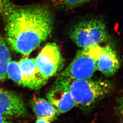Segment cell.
I'll use <instances>...</instances> for the list:
<instances>
[{"mask_svg":"<svg viewBox=\"0 0 123 123\" xmlns=\"http://www.w3.org/2000/svg\"><path fill=\"white\" fill-rule=\"evenodd\" d=\"M5 18L6 41L14 51L24 56L39 47L53 31L52 15L43 6L16 7Z\"/></svg>","mask_w":123,"mask_h":123,"instance_id":"1","label":"cell"},{"mask_svg":"<svg viewBox=\"0 0 123 123\" xmlns=\"http://www.w3.org/2000/svg\"><path fill=\"white\" fill-rule=\"evenodd\" d=\"M68 87L75 106L87 110L107 96L113 86L108 80L90 78L71 81Z\"/></svg>","mask_w":123,"mask_h":123,"instance_id":"2","label":"cell"},{"mask_svg":"<svg viewBox=\"0 0 123 123\" xmlns=\"http://www.w3.org/2000/svg\"><path fill=\"white\" fill-rule=\"evenodd\" d=\"M71 40L81 49L100 45L109 37L107 26L100 19L93 18L80 21L70 30Z\"/></svg>","mask_w":123,"mask_h":123,"instance_id":"3","label":"cell"},{"mask_svg":"<svg viewBox=\"0 0 123 123\" xmlns=\"http://www.w3.org/2000/svg\"><path fill=\"white\" fill-rule=\"evenodd\" d=\"M100 48L96 45L79 50L57 78L69 82L91 78L97 71L96 62Z\"/></svg>","mask_w":123,"mask_h":123,"instance_id":"4","label":"cell"},{"mask_svg":"<svg viewBox=\"0 0 123 123\" xmlns=\"http://www.w3.org/2000/svg\"><path fill=\"white\" fill-rule=\"evenodd\" d=\"M35 60L40 74L47 80L61 70L64 62L59 47L54 43L46 44Z\"/></svg>","mask_w":123,"mask_h":123,"instance_id":"5","label":"cell"},{"mask_svg":"<svg viewBox=\"0 0 123 123\" xmlns=\"http://www.w3.org/2000/svg\"><path fill=\"white\" fill-rule=\"evenodd\" d=\"M70 82L57 78L52 89L47 94L48 100L54 106L59 113L68 112L75 106L68 85Z\"/></svg>","mask_w":123,"mask_h":123,"instance_id":"6","label":"cell"},{"mask_svg":"<svg viewBox=\"0 0 123 123\" xmlns=\"http://www.w3.org/2000/svg\"><path fill=\"white\" fill-rule=\"evenodd\" d=\"M97 70L106 77L114 76L120 66V59L115 49L110 45L101 47L96 62Z\"/></svg>","mask_w":123,"mask_h":123,"instance_id":"7","label":"cell"},{"mask_svg":"<svg viewBox=\"0 0 123 123\" xmlns=\"http://www.w3.org/2000/svg\"><path fill=\"white\" fill-rule=\"evenodd\" d=\"M22 98L16 93L0 88V114L21 116L26 114Z\"/></svg>","mask_w":123,"mask_h":123,"instance_id":"8","label":"cell"},{"mask_svg":"<svg viewBox=\"0 0 123 123\" xmlns=\"http://www.w3.org/2000/svg\"><path fill=\"white\" fill-rule=\"evenodd\" d=\"M18 63L22 73L24 87L38 90L47 83L48 80L40 74L37 70L34 59L23 58Z\"/></svg>","mask_w":123,"mask_h":123,"instance_id":"9","label":"cell"},{"mask_svg":"<svg viewBox=\"0 0 123 123\" xmlns=\"http://www.w3.org/2000/svg\"><path fill=\"white\" fill-rule=\"evenodd\" d=\"M31 105L37 118L47 119L51 122L57 119L59 114L52 104L43 98L34 96L31 100Z\"/></svg>","mask_w":123,"mask_h":123,"instance_id":"10","label":"cell"},{"mask_svg":"<svg viewBox=\"0 0 123 123\" xmlns=\"http://www.w3.org/2000/svg\"><path fill=\"white\" fill-rule=\"evenodd\" d=\"M11 61V53L0 32V83L7 78V67Z\"/></svg>","mask_w":123,"mask_h":123,"instance_id":"11","label":"cell"},{"mask_svg":"<svg viewBox=\"0 0 123 123\" xmlns=\"http://www.w3.org/2000/svg\"><path fill=\"white\" fill-rule=\"evenodd\" d=\"M7 76L8 78L16 84L24 87L22 73L18 62L10 61L7 67Z\"/></svg>","mask_w":123,"mask_h":123,"instance_id":"12","label":"cell"},{"mask_svg":"<svg viewBox=\"0 0 123 123\" xmlns=\"http://www.w3.org/2000/svg\"><path fill=\"white\" fill-rule=\"evenodd\" d=\"M92 0H53V3L58 8L64 10L75 9L86 4Z\"/></svg>","mask_w":123,"mask_h":123,"instance_id":"13","label":"cell"},{"mask_svg":"<svg viewBox=\"0 0 123 123\" xmlns=\"http://www.w3.org/2000/svg\"><path fill=\"white\" fill-rule=\"evenodd\" d=\"M16 7L10 0H0V14L5 18L8 16Z\"/></svg>","mask_w":123,"mask_h":123,"instance_id":"14","label":"cell"},{"mask_svg":"<svg viewBox=\"0 0 123 123\" xmlns=\"http://www.w3.org/2000/svg\"><path fill=\"white\" fill-rule=\"evenodd\" d=\"M117 111L119 118L122 123H123V94L119 98L117 105Z\"/></svg>","mask_w":123,"mask_h":123,"instance_id":"15","label":"cell"},{"mask_svg":"<svg viewBox=\"0 0 123 123\" xmlns=\"http://www.w3.org/2000/svg\"><path fill=\"white\" fill-rule=\"evenodd\" d=\"M51 122L48 119L42 118H37L35 123H51Z\"/></svg>","mask_w":123,"mask_h":123,"instance_id":"16","label":"cell"},{"mask_svg":"<svg viewBox=\"0 0 123 123\" xmlns=\"http://www.w3.org/2000/svg\"><path fill=\"white\" fill-rule=\"evenodd\" d=\"M0 123H9L5 115L0 114Z\"/></svg>","mask_w":123,"mask_h":123,"instance_id":"17","label":"cell"}]
</instances>
